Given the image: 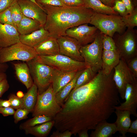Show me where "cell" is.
Masks as SVG:
<instances>
[{"label":"cell","instance_id":"1","mask_svg":"<svg viewBox=\"0 0 137 137\" xmlns=\"http://www.w3.org/2000/svg\"><path fill=\"white\" fill-rule=\"evenodd\" d=\"M113 72L107 75L101 69L89 83L72 91L53 118L56 130L76 135L83 130L94 129L109 118L120 102Z\"/></svg>","mask_w":137,"mask_h":137},{"label":"cell","instance_id":"2","mask_svg":"<svg viewBox=\"0 0 137 137\" xmlns=\"http://www.w3.org/2000/svg\"><path fill=\"white\" fill-rule=\"evenodd\" d=\"M47 14L44 27L51 36L57 38L66 35V31L73 27L89 23L94 11L85 5L77 7L66 6H40Z\"/></svg>","mask_w":137,"mask_h":137},{"label":"cell","instance_id":"3","mask_svg":"<svg viewBox=\"0 0 137 137\" xmlns=\"http://www.w3.org/2000/svg\"><path fill=\"white\" fill-rule=\"evenodd\" d=\"M89 23L93 25L102 33L113 37L115 33L123 34L126 27L119 15H108L94 12Z\"/></svg>","mask_w":137,"mask_h":137},{"label":"cell","instance_id":"4","mask_svg":"<svg viewBox=\"0 0 137 137\" xmlns=\"http://www.w3.org/2000/svg\"><path fill=\"white\" fill-rule=\"evenodd\" d=\"M120 59L126 62L137 56V30L127 28L122 35L115 33L112 37Z\"/></svg>","mask_w":137,"mask_h":137},{"label":"cell","instance_id":"5","mask_svg":"<svg viewBox=\"0 0 137 137\" xmlns=\"http://www.w3.org/2000/svg\"><path fill=\"white\" fill-rule=\"evenodd\" d=\"M61 107L56 101L55 94L51 84L40 94H38L37 102L32 112V116L45 115L53 119L60 112Z\"/></svg>","mask_w":137,"mask_h":137},{"label":"cell","instance_id":"6","mask_svg":"<svg viewBox=\"0 0 137 137\" xmlns=\"http://www.w3.org/2000/svg\"><path fill=\"white\" fill-rule=\"evenodd\" d=\"M38 89V94L45 91L52 83L54 68L36 58L27 62Z\"/></svg>","mask_w":137,"mask_h":137},{"label":"cell","instance_id":"7","mask_svg":"<svg viewBox=\"0 0 137 137\" xmlns=\"http://www.w3.org/2000/svg\"><path fill=\"white\" fill-rule=\"evenodd\" d=\"M101 36L99 30L92 42L82 46L79 50L84 62L96 73L102 69L103 47Z\"/></svg>","mask_w":137,"mask_h":137},{"label":"cell","instance_id":"8","mask_svg":"<svg viewBox=\"0 0 137 137\" xmlns=\"http://www.w3.org/2000/svg\"><path fill=\"white\" fill-rule=\"evenodd\" d=\"M38 55L34 48L20 42L0 50V63L13 60L28 62L36 58Z\"/></svg>","mask_w":137,"mask_h":137},{"label":"cell","instance_id":"9","mask_svg":"<svg viewBox=\"0 0 137 137\" xmlns=\"http://www.w3.org/2000/svg\"><path fill=\"white\" fill-rule=\"evenodd\" d=\"M36 58L54 68L62 71H78L90 66L84 62L77 61L60 54L51 56L38 55Z\"/></svg>","mask_w":137,"mask_h":137},{"label":"cell","instance_id":"10","mask_svg":"<svg viewBox=\"0 0 137 137\" xmlns=\"http://www.w3.org/2000/svg\"><path fill=\"white\" fill-rule=\"evenodd\" d=\"M113 79L118 93L123 99H124L127 84L137 79L128 68L126 62L122 59H120L118 63L114 68Z\"/></svg>","mask_w":137,"mask_h":137},{"label":"cell","instance_id":"11","mask_svg":"<svg viewBox=\"0 0 137 137\" xmlns=\"http://www.w3.org/2000/svg\"><path fill=\"white\" fill-rule=\"evenodd\" d=\"M57 39L59 54L77 61L84 62L79 51L82 46L75 39L66 35L60 36Z\"/></svg>","mask_w":137,"mask_h":137},{"label":"cell","instance_id":"12","mask_svg":"<svg viewBox=\"0 0 137 137\" xmlns=\"http://www.w3.org/2000/svg\"><path fill=\"white\" fill-rule=\"evenodd\" d=\"M86 23L67 30L66 35L75 39L82 46L92 42L99 30L94 26Z\"/></svg>","mask_w":137,"mask_h":137},{"label":"cell","instance_id":"13","mask_svg":"<svg viewBox=\"0 0 137 137\" xmlns=\"http://www.w3.org/2000/svg\"><path fill=\"white\" fill-rule=\"evenodd\" d=\"M24 16L36 20L44 27L46 22L47 14L45 10L39 4L28 0H17Z\"/></svg>","mask_w":137,"mask_h":137},{"label":"cell","instance_id":"14","mask_svg":"<svg viewBox=\"0 0 137 137\" xmlns=\"http://www.w3.org/2000/svg\"><path fill=\"white\" fill-rule=\"evenodd\" d=\"M124 99L125 101L121 103L120 106H115V109L128 111L131 114L136 117L137 79L127 84Z\"/></svg>","mask_w":137,"mask_h":137},{"label":"cell","instance_id":"15","mask_svg":"<svg viewBox=\"0 0 137 137\" xmlns=\"http://www.w3.org/2000/svg\"><path fill=\"white\" fill-rule=\"evenodd\" d=\"M20 35L14 26L0 23V48L9 47L20 42Z\"/></svg>","mask_w":137,"mask_h":137},{"label":"cell","instance_id":"16","mask_svg":"<svg viewBox=\"0 0 137 137\" xmlns=\"http://www.w3.org/2000/svg\"><path fill=\"white\" fill-rule=\"evenodd\" d=\"M78 71H64L54 68L51 84L55 94L75 78Z\"/></svg>","mask_w":137,"mask_h":137},{"label":"cell","instance_id":"17","mask_svg":"<svg viewBox=\"0 0 137 137\" xmlns=\"http://www.w3.org/2000/svg\"><path fill=\"white\" fill-rule=\"evenodd\" d=\"M49 32L44 27L28 34L20 35L22 43L34 48L50 37Z\"/></svg>","mask_w":137,"mask_h":137},{"label":"cell","instance_id":"18","mask_svg":"<svg viewBox=\"0 0 137 137\" xmlns=\"http://www.w3.org/2000/svg\"><path fill=\"white\" fill-rule=\"evenodd\" d=\"M120 59L117 51L103 49L102 69L104 73L107 75L110 74Z\"/></svg>","mask_w":137,"mask_h":137},{"label":"cell","instance_id":"19","mask_svg":"<svg viewBox=\"0 0 137 137\" xmlns=\"http://www.w3.org/2000/svg\"><path fill=\"white\" fill-rule=\"evenodd\" d=\"M34 48L38 55L51 56L59 54L57 39L52 37Z\"/></svg>","mask_w":137,"mask_h":137},{"label":"cell","instance_id":"20","mask_svg":"<svg viewBox=\"0 0 137 137\" xmlns=\"http://www.w3.org/2000/svg\"><path fill=\"white\" fill-rule=\"evenodd\" d=\"M114 112L117 118L114 123L117 131L122 135V137H126L128 128L131 122L130 112L127 110L115 109Z\"/></svg>","mask_w":137,"mask_h":137},{"label":"cell","instance_id":"21","mask_svg":"<svg viewBox=\"0 0 137 137\" xmlns=\"http://www.w3.org/2000/svg\"><path fill=\"white\" fill-rule=\"evenodd\" d=\"M16 75L19 80L29 89L33 83L27 64L23 62L13 64Z\"/></svg>","mask_w":137,"mask_h":137},{"label":"cell","instance_id":"22","mask_svg":"<svg viewBox=\"0 0 137 137\" xmlns=\"http://www.w3.org/2000/svg\"><path fill=\"white\" fill-rule=\"evenodd\" d=\"M94 130L92 132L90 137H109L117 131L115 123H108L106 120L102 121L98 123Z\"/></svg>","mask_w":137,"mask_h":137},{"label":"cell","instance_id":"23","mask_svg":"<svg viewBox=\"0 0 137 137\" xmlns=\"http://www.w3.org/2000/svg\"><path fill=\"white\" fill-rule=\"evenodd\" d=\"M41 27L39 21L23 15L16 28L20 35H24L31 33Z\"/></svg>","mask_w":137,"mask_h":137},{"label":"cell","instance_id":"24","mask_svg":"<svg viewBox=\"0 0 137 137\" xmlns=\"http://www.w3.org/2000/svg\"><path fill=\"white\" fill-rule=\"evenodd\" d=\"M55 122L54 120L26 129V134H30L38 137L47 136L50 133Z\"/></svg>","mask_w":137,"mask_h":137},{"label":"cell","instance_id":"25","mask_svg":"<svg viewBox=\"0 0 137 137\" xmlns=\"http://www.w3.org/2000/svg\"><path fill=\"white\" fill-rule=\"evenodd\" d=\"M84 69L78 71L75 78L55 94L56 101L61 107L75 87L78 77Z\"/></svg>","mask_w":137,"mask_h":137},{"label":"cell","instance_id":"26","mask_svg":"<svg viewBox=\"0 0 137 137\" xmlns=\"http://www.w3.org/2000/svg\"><path fill=\"white\" fill-rule=\"evenodd\" d=\"M38 95V89L36 85L33 82L32 86L23 97V102L22 108L32 112L36 105Z\"/></svg>","mask_w":137,"mask_h":137},{"label":"cell","instance_id":"27","mask_svg":"<svg viewBox=\"0 0 137 137\" xmlns=\"http://www.w3.org/2000/svg\"><path fill=\"white\" fill-rule=\"evenodd\" d=\"M84 5L94 12L108 15H119L112 7L106 6L99 0H83Z\"/></svg>","mask_w":137,"mask_h":137},{"label":"cell","instance_id":"28","mask_svg":"<svg viewBox=\"0 0 137 137\" xmlns=\"http://www.w3.org/2000/svg\"><path fill=\"white\" fill-rule=\"evenodd\" d=\"M97 73L93 72L90 66L85 68L78 77L75 86L72 90L89 83Z\"/></svg>","mask_w":137,"mask_h":137},{"label":"cell","instance_id":"29","mask_svg":"<svg viewBox=\"0 0 137 137\" xmlns=\"http://www.w3.org/2000/svg\"><path fill=\"white\" fill-rule=\"evenodd\" d=\"M53 119L49 116L45 115H37L21 124L19 128L20 129L24 130L27 128L51 121Z\"/></svg>","mask_w":137,"mask_h":137},{"label":"cell","instance_id":"30","mask_svg":"<svg viewBox=\"0 0 137 137\" xmlns=\"http://www.w3.org/2000/svg\"><path fill=\"white\" fill-rule=\"evenodd\" d=\"M122 20L126 27L133 29L137 26V7L127 16L122 17Z\"/></svg>","mask_w":137,"mask_h":137},{"label":"cell","instance_id":"31","mask_svg":"<svg viewBox=\"0 0 137 137\" xmlns=\"http://www.w3.org/2000/svg\"><path fill=\"white\" fill-rule=\"evenodd\" d=\"M10 7L12 20L17 28V26L22 19L23 15L17 1L15 2Z\"/></svg>","mask_w":137,"mask_h":137},{"label":"cell","instance_id":"32","mask_svg":"<svg viewBox=\"0 0 137 137\" xmlns=\"http://www.w3.org/2000/svg\"><path fill=\"white\" fill-rule=\"evenodd\" d=\"M101 33L103 49L117 51L115 44L113 38L106 35Z\"/></svg>","mask_w":137,"mask_h":137},{"label":"cell","instance_id":"33","mask_svg":"<svg viewBox=\"0 0 137 137\" xmlns=\"http://www.w3.org/2000/svg\"><path fill=\"white\" fill-rule=\"evenodd\" d=\"M0 23L11 25L16 28L12 17L10 7L0 12Z\"/></svg>","mask_w":137,"mask_h":137},{"label":"cell","instance_id":"34","mask_svg":"<svg viewBox=\"0 0 137 137\" xmlns=\"http://www.w3.org/2000/svg\"><path fill=\"white\" fill-rule=\"evenodd\" d=\"M112 8L113 10L117 12L119 15L122 17H125L128 14L122 0H115Z\"/></svg>","mask_w":137,"mask_h":137},{"label":"cell","instance_id":"35","mask_svg":"<svg viewBox=\"0 0 137 137\" xmlns=\"http://www.w3.org/2000/svg\"><path fill=\"white\" fill-rule=\"evenodd\" d=\"M10 104V106L14 109L22 108L23 104V98H20L14 94H11L8 98Z\"/></svg>","mask_w":137,"mask_h":137},{"label":"cell","instance_id":"36","mask_svg":"<svg viewBox=\"0 0 137 137\" xmlns=\"http://www.w3.org/2000/svg\"><path fill=\"white\" fill-rule=\"evenodd\" d=\"M30 112L25 109L20 108L17 109L13 115L15 123H17L19 121L27 118Z\"/></svg>","mask_w":137,"mask_h":137},{"label":"cell","instance_id":"37","mask_svg":"<svg viewBox=\"0 0 137 137\" xmlns=\"http://www.w3.org/2000/svg\"><path fill=\"white\" fill-rule=\"evenodd\" d=\"M127 67L133 76L137 78V56L130 59L126 62Z\"/></svg>","mask_w":137,"mask_h":137},{"label":"cell","instance_id":"38","mask_svg":"<svg viewBox=\"0 0 137 137\" xmlns=\"http://www.w3.org/2000/svg\"><path fill=\"white\" fill-rule=\"evenodd\" d=\"M40 6L50 5L55 6H63L65 5L60 0H35Z\"/></svg>","mask_w":137,"mask_h":137},{"label":"cell","instance_id":"39","mask_svg":"<svg viewBox=\"0 0 137 137\" xmlns=\"http://www.w3.org/2000/svg\"><path fill=\"white\" fill-rule=\"evenodd\" d=\"M65 5L70 7L80 6L84 5L83 0H60Z\"/></svg>","mask_w":137,"mask_h":137},{"label":"cell","instance_id":"40","mask_svg":"<svg viewBox=\"0 0 137 137\" xmlns=\"http://www.w3.org/2000/svg\"><path fill=\"white\" fill-rule=\"evenodd\" d=\"M17 0H0V12L10 7Z\"/></svg>","mask_w":137,"mask_h":137},{"label":"cell","instance_id":"41","mask_svg":"<svg viewBox=\"0 0 137 137\" xmlns=\"http://www.w3.org/2000/svg\"><path fill=\"white\" fill-rule=\"evenodd\" d=\"M69 131L66 130L63 132H60L58 130L54 131L50 135V137H70L72 135Z\"/></svg>","mask_w":137,"mask_h":137},{"label":"cell","instance_id":"42","mask_svg":"<svg viewBox=\"0 0 137 137\" xmlns=\"http://www.w3.org/2000/svg\"><path fill=\"white\" fill-rule=\"evenodd\" d=\"M9 87L7 78L0 81V97L8 89Z\"/></svg>","mask_w":137,"mask_h":137},{"label":"cell","instance_id":"43","mask_svg":"<svg viewBox=\"0 0 137 137\" xmlns=\"http://www.w3.org/2000/svg\"><path fill=\"white\" fill-rule=\"evenodd\" d=\"M15 111L14 109L10 106L0 107V113L4 116L14 115Z\"/></svg>","mask_w":137,"mask_h":137},{"label":"cell","instance_id":"44","mask_svg":"<svg viewBox=\"0 0 137 137\" xmlns=\"http://www.w3.org/2000/svg\"><path fill=\"white\" fill-rule=\"evenodd\" d=\"M127 10L128 14L131 12L135 7L132 0H122Z\"/></svg>","mask_w":137,"mask_h":137},{"label":"cell","instance_id":"45","mask_svg":"<svg viewBox=\"0 0 137 137\" xmlns=\"http://www.w3.org/2000/svg\"><path fill=\"white\" fill-rule=\"evenodd\" d=\"M137 134V119L131 122L127 132Z\"/></svg>","mask_w":137,"mask_h":137},{"label":"cell","instance_id":"46","mask_svg":"<svg viewBox=\"0 0 137 137\" xmlns=\"http://www.w3.org/2000/svg\"><path fill=\"white\" fill-rule=\"evenodd\" d=\"M105 5L112 7L113 6L115 0H99Z\"/></svg>","mask_w":137,"mask_h":137},{"label":"cell","instance_id":"47","mask_svg":"<svg viewBox=\"0 0 137 137\" xmlns=\"http://www.w3.org/2000/svg\"><path fill=\"white\" fill-rule=\"evenodd\" d=\"M10 106V103L8 100H0V107H8Z\"/></svg>","mask_w":137,"mask_h":137},{"label":"cell","instance_id":"48","mask_svg":"<svg viewBox=\"0 0 137 137\" xmlns=\"http://www.w3.org/2000/svg\"><path fill=\"white\" fill-rule=\"evenodd\" d=\"M88 130L85 129L82 130L79 132L78 134L79 137H88Z\"/></svg>","mask_w":137,"mask_h":137},{"label":"cell","instance_id":"49","mask_svg":"<svg viewBox=\"0 0 137 137\" xmlns=\"http://www.w3.org/2000/svg\"><path fill=\"white\" fill-rule=\"evenodd\" d=\"M1 48H0V50ZM7 65L5 63H0V70L5 72L8 67Z\"/></svg>","mask_w":137,"mask_h":137},{"label":"cell","instance_id":"50","mask_svg":"<svg viewBox=\"0 0 137 137\" xmlns=\"http://www.w3.org/2000/svg\"><path fill=\"white\" fill-rule=\"evenodd\" d=\"M6 78L7 76L5 72L0 70V81Z\"/></svg>","mask_w":137,"mask_h":137},{"label":"cell","instance_id":"51","mask_svg":"<svg viewBox=\"0 0 137 137\" xmlns=\"http://www.w3.org/2000/svg\"><path fill=\"white\" fill-rule=\"evenodd\" d=\"M24 95L23 93L21 91H19L16 93V96L20 98H22Z\"/></svg>","mask_w":137,"mask_h":137},{"label":"cell","instance_id":"52","mask_svg":"<svg viewBox=\"0 0 137 137\" xmlns=\"http://www.w3.org/2000/svg\"><path fill=\"white\" fill-rule=\"evenodd\" d=\"M135 7H137V0H132Z\"/></svg>","mask_w":137,"mask_h":137},{"label":"cell","instance_id":"53","mask_svg":"<svg viewBox=\"0 0 137 137\" xmlns=\"http://www.w3.org/2000/svg\"><path fill=\"white\" fill-rule=\"evenodd\" d=\"M29 0V1H32L33 2H34V3H36V4H37L36 2V1H35V0Z\"/></svg>","mask_w":137,"mask_h":137}]
</instances>
